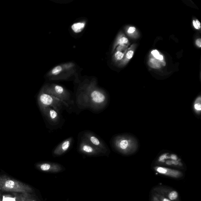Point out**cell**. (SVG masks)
Here are the masks:
<instances>
[{
	"instance_id": "f1b7e54d",
	"label": "cell",
	"mask_w": 201,
	"mask_h": 201,
	"mask_svg": "<svg viewBox=\"0 0 201 201\" xmlns=\"http://www.w3.org/2000/svg\"></svg>"
},
{
	"instance_id": "4fadbf2b",
	"label": "cell",
	"mask_w": 201,
	"mask_h": 201,
	"mask_svg": "<svg viewBox=\"0 0 201 201\" xmlns=\"http://www.w3.org/2000/svg\"><path fill=\"white\" fill-rule=\"evenodd\" d=\"M193 109L194 114L197 117L200 116L201 112V96L196 98L193 104Z\"/></svg>"
},
{
	"instance_id": "d4e9b609",
	"label": "cell",
	"mask_w": 201,
	"mask_h": 201,
	"mask_svg": "<svg viewBox=\"0 0 201 201\" xmlns=\"http://www.w3.org/2000/svg\"><path fill=\"white\" fill-rule=\"evenodd\" d=\"M196 24H197V26H198V29H200L201 28V24L200 22H199V20H196Z\"/></svg>"
},
{
	"instance_id": "5b68a950",
	"label": "cell",
	"mask_w": 201,
	"mask_h": 201,
	"mask_svg": "<svg viewBox=\"0 0 201 201\" xmlns=\"http://www.w3.org/2000/svg\"><path fill=\"white\" fill-rule=\"evenodd\" d=\"M44 116L49 125L50 129H56L61 127L64 122L61 113L51 107L41 110Z\"/></svg>"
},
{
	"instance_id": "7402d4cb",
	"label": "cell",
	"mask_w": 201,
	"mask_h": 201,
	"mask_svg": "<svg viewBox=\"0 0 201 201\" xmlns=\"http://www.w3.org/2000/svg\"><path fill=\"white\" fill-rule=\"evenodd\" d=\"M134 54L133 51H132V50H130V51H128L127 54V57L128 59H131L133 57V55Z\"/></svg>"
},
{
	"instance_id": "603a6c76",
	"label": "cell",
	"mask_w": 201,
	"mask_h": 201,
	"mask_svg": "<svg viewBox=\"0 0 201 201\" xmlns=\"http://www.w3.org/2000/svg\"><path fill=\"white\" fill-rule=\"evenodd\" d=\"M136 30V28L134 27H131L129 28L128 32L129 33H132Z\"/></svg>"
},
{
	"instance_id": "3957f363",
	"label": "cell",
	"mask_w": 201,
	"mask_h": 201,
	"mask_svg": "<svg viewBox=\"0 0 201 201\" xmlns=\"http://www.w3.org/2000/svg\"><path fill=\"white\" fill-rule=\"evenodd\" d=\"M38 100L41 110L48 107H51L61 113L64 110H66L69 113L72 111V108L67 104L43 90L40 94Z\"/></svg>"
},
{
	"instance_id": "5bb4252c",
	"label": "cell",
	"mask_w": 201,
	"mask_h": 201,
	"mask_svg": "<svg viewBox=\"0 0 201 201\" xmlns=\"http://www.w3.org/2000/svg\"><path fill=\"white\" fill-rule=\"evenodd\" d=\"M86 26V23L84 22H79L73 23L71 26L72 30L74 33H79L82 32Z\"/></svg>"
},
{
	"instance_id": "4316f807",
	"label": "cell",
	"mask_w": 201,
	"mask_h": 201,
	"mask_svg": "<svg viewBox=\"0 0 201 201\" xmlns=\"http://www.w3.org/2000/svg\"><path fill=\"white\" fill-rule=\"evenodd\" d=\"M193 25H194V26L195 28H196V29H198V26H197L195 20H193Z\"/></svg>"
},
{
	"instance_id": "9a60e30c",
	"label": "cell",
	"mask_w": 201,
	"mask_h": 201,
	"mask_svg": "<svg viewBox=\"0 0 201 201\" xmlns=\"http://www.w3.org/2000/svg\"><path fill=\"white\" fill-rule=\"evenodd\" d=\"M170 155V153H167V152H165V153H162L158 157L156 162L160 164H164L166 160L169 159Z\"/></svg>"
},
{
	"instance_id": "2e32d148",
	"label": "cell",
	"mask_w": 201,
	"mask_h": 201,
	"mask_svg": "<svg viewBox=\"0 0 201 201\" xmlns=\"http://www.w3.org/2000/svg\"><path fill=\"white\" fill-rule=\"evenodd\" d=\"M165 164L169 166H172L175 167H182L183 164L182 162H181L180 159L177 160H172L170 159H167L165 161Z\"/></svg>"
},
{
	"instance_id": "8992f818",
	"label": "cell",
	"mask_w": 201,
	"mask_h": 201,
	"mask_svg": "<svg viewBox=\"0 0 201 201\" xmlns=\"http://www.w3.org/2000/svg\"><path fill=\"white\" fill-rule=\"evenodd\" d=\"M0 187L2 190L8 191L24 193L32 191L31 188L27 185L14 179L6 177L0 178Z\"/></svg>"
},
{
	"instance_id": "d6986e66",
	"label": "cell",
	"mask_w": 201,
	"mask_h": 201,
	"mask_svg": "<svg viewBox=\"0 0 201 201\" xmlns=\"http://www.w3.org/2000/svg\"><path fill=\"white\" fill-rule=\"evenodd\" d=\"M153 195L156 197L160 201H171L168 198H166V197L163 196L161 194H158V193H155Z\"/></svg>"
},
{
	"instance_id": "ac0fdd59",
	"label": "cell",
	"mask_w": 201,
	"mask_h": 201,
	"mask_svg": "<svg viewBox=\"0 0 201 201\" xmlns=\"http://www.w3.org/2000/svg\"><path fill=\"white\" fill-rule=\"evenodd\" d=\"M151 53L157 59L160 60H163V57L162 55H159V53L157 50H153L152 51Z\"/></svg>"
},
{
	"instance_id": "ba28073f",
	"label": "cell",
	"mask_w": 201,
	"mask_h": 201,
	"mask_svg": "<svg viewBox=\"0 0 201 201\" xmlns=\"http://www.w3.org/2000/svg\"><path fill=\"white\" fill-rule=\"evenodd\" d=\"M78 151L81 154L88 156H105L101 151L89 144L82 136H79Z\"/></svg>"
},
{
	"instance_id": "44dd1931",
	"label": "cell",
	"mask_w": 201,
	"mask_h": 201,
	"mask_svg": "<svg viewBox=\"0 0 201 201\" xmlns=\"http://www.w3.org/2000/svg\"><path fill=\"white\" fill-rule=\"evenodd\" d=\"M128 42V40L127 38L125 37H122L120 38L118 41V43L120 45H123L127 44Z\"/></svg>"
},
{
	"instance_id": "8fae6325",
	"label": "cell",
	"mask_w": 201,
	"mask_h": 201,
	"mask_svg": "<svg viewBox=\"0 0 201 201\" xmlns=\"http://www.w3.org/2000/svg\"><path fill=\"white\" fill-rule=\"evenodd\" d=\"M154 169L156 172L158 173L172 178H180L183 175L182 172L178 170L171 169L162 166H156Z\"/></svg>"
},
{
	"instance_id": "6da1fadb",
	"label": "cell",
	"mask_w": 201,
	"mask_h": 201,
	"mask_svg": "<svg viewBox=\"0 0 201 201\" xmlns=\"http://www.w3.org/2000/svg\"><path fill=\"white\" fill-rule=\"evenodd\" d=\"M109 101L110 97L105 91L91 87L83 91H79L75 103L78 109L99 113L108 107Z\"/></svg>"
},
{
	"instance_id": "e0dca14e",
	"label": "cell",
	"mask_w": 201,
	"mask_h": 201,
	"mask_svg": "<svg viewBox=\"0 0 201 201\" xmlns=\"http://www.w3.org/2000/svg\"><path fill=\"white\" fill-rule=\"evenodd\" d=\"M63 69L61 66L58 65L55 67L51 71V74L53 76H57L62 72Z\"/></svg>"
},
{
	"instance_id": "ffe728a7",
	"label": "cell",
	"mask_w": 201,
	"mask_h": 201,
	"mask_svg": "<svg viewBox=\"0 0 201 201\" xmlns=\"http://www.w3.org/2000/svg\"><path fill=\"white\" fill-rule=\"evenodd\" d=\"M124 56V54L123 53L121 52L120 51H118L116 53L115 55V58L118 60H122Z\"/></svg>"
},
{
	"instance_id": "30bf717a",
	"label": "cell",
	"mask_w": 201,
	"mask_h": 201,
	"mask_svg": "<svg viewBox=\"0 0 201 201\" xmlns=\"http://www.w3.org/2000/svg\"><path fill=\"white\" fill-rule=\"evenodd\" d=\"M37 167L41 171L51 173H58L63 170L61 165L53 162H45L37 165Z\"/></svg>"
},
{
	"instance_id": "9c48e42d",
	"label": "cell",
	"mask_w": 201,
	"mask_h": 201,
	"mask_svg": "<svg viewBox=\"0 0 201 201\" xmlns=\"http://www.w3.org/2000/svg\"><path fill=\"white\" fill-rule=\"evenodd\" d=\"M74 141L73 137H70L60 143L54 149L52 155L54 157H59L67 153L71 148Z\"/></svg>"
},
{
	"instance_id": "7a4b0ae2",
	"label": "cell",
	"mask_w": 201,
	"mask_h": 201,
	"mask_svg": "<svg viewBox=\"0 0 201 201\" xmlns=\"http://www.w3.org/2000/svg\"><path fill=\"white\" fill-rule=\"evenodd\" d=\"M110 144L114 151L125 156L136 154L140 148L138 139L135 135L129 133L114 135L110 140Z\"/></svg>"
},
{
	"instance_id": "484cf974",
	"label": "cell",
	"mask_w": 201,
	"mask_h": 201,
	"mask_svg": "<svg viewBox=\"0 0 201 201\" xmlns=\"http://www.w3.org/2000/svg\"><path fill=\"white\" fill-rule=\"evenodd\" d=\"M152 201H160L155 196L153 195V198H152Z\"/></svg>"
},
{
	"instance_id": "52a82bcc",
	"label": "cell",
	"mask_w": 201,
	"mask_h": 201,
	"mask_svg": "<svg viewBox=\"0 0 201 201\" xmlns=\"http://www.w3.org/2000/svg\"><path fill=\"white\" fill-rule=\"evenodd\" d=\"M82 136L89 144L92 146L101 151L106 155L110 154V150L108 145L104 140L91 131H85L81 133Z\"/></svg>"
},
{
	"instance_id": "83f0119b",
	"label": "cell",
	"mask_w": 201,
	"mask_h": 201,
	"mask_svg": "<svg viewBox=\"0 0 201 201\" xmlns=\"http://www.w3.org/2000/svg\"><path fill=\"white\" fill-rule=\"evenodd\" d=\"M31 201H37L34 200H32Z\"/></svg>"
},
{
	"instance_id": "cb8c5ba5",
	"label": "cell",
	"mask_w": 201,
	"mask_h": 201,
	"mask_svg": "<svg viewBox=\"0 0 201 201\" xmlns=\"http://www.w3.org/2000/svg\"><path fill=\"white\" fill-rule=\"evenodd\" d=\"M196 44L197 45L199 46V48L201 47V39H198L196 41Z\"/></svg>"
},
{
	"instance_id": "277c9868",
	"label": "cell",
	"mask_w": 201,
	"mask_h": 201,
	"mask_svg": "<svg viewBox=\"0 0 201 201\" xmlns=\"http://www.w3.org/2000/svg\"><path fill=\"white\" fill-rule=\"evenodd\" d=\"M42 90L64 102L71 107L74 106L75 102L72 97L71 94L62 86L58 85H51L46 86Z\"/></svg>"
},
{
	"instance_id": "7c38bea8",
	"label": "cell",
	"mask_w": 201,
	"mask_h": 201,
	"mask_svg": "<svg viewBox=\"0 0 201 201\" xmlns=\"http://www.w3.org/2000/svg\"><path fill=\"white\" fill-rule=\"evenodd\" d=\"M154 190L156 193L166 197L171 201H176L178 198V194L176 190L159 187L155 188Z\"/></svg>"
}]
</instances>
